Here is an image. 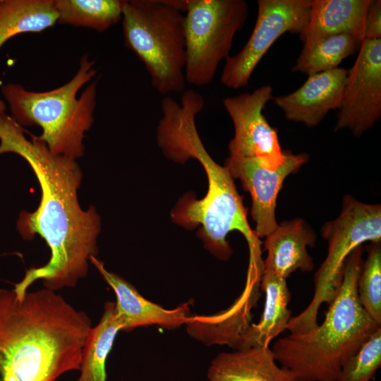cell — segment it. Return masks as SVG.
<instances>
[{"mask_svg":"<svg viewBox=\"0 0 381 381\" xmlns=\"http://www.w3.org/2000/svg\"><path fill=\"white\" fill-rule=\"evenodd\" d=\"M96 73L94 61L82 57L73 78L64 85L47 92L25 90L19 84L1 87L12 118L19 125H37L38 136L56 155L76 160L84 152L83 138L93 123L96 83H92L78 97L80 89Z\"/></svg>","mask_w":381,"mask_h":381,"instance_id":"cell-5","label":"cell"},{"mask_svg":"<svg viewBox=\"0 0 381 381\" xmlns=\"http://www.w3.org/2000/svg\"><path fill=\"white\" fill-rule=\"evenodd\" d=\"M365 40H381V1L371 0L365 20Z\"/></svg>","mask_w":381,"mask_h":381,"instance_id":"cell-25","label":"cell"},{"mask_svg":"<svg viewBox=\"0 0 381 381\" xmlns=\"http://www.w3.org/2000/svg\"><path fill=\"white\" fill-rule=\"evenodd\" d=\"M308 156L286 152L283 163L275 170L263 167L255 158L229 157L225 162L233 179H238L252 198L251 215L259 238L267 236L278 226L275 218L277 198L285 179L297 171Z\"/></svg>","mask_w":381,"mask_h":381,"instance_id":"cell-12","label":"cell"},{"mask_svg":"<svg viewBox=\"0 0 381 381\" xmlns=\"http://www.w3.org/2000/svg\"><path fill=\"white\" fill-rule=\"evenodd\" d=\"M11 116L0 114V155L13 152L25 159L39 181L42 196L33 212L20 213L18 228L25 238L40 235L51 250L47 264L28 270L13 289L23 297L35 281L56 291L75 286L86 277L97 253L100 218L95 208H81L78 190L82 172L75 160L52 154L38 136L28 140Z\"/></svg>","mask_w":381,"mask_h":381,"instance_id":"cell-1","label":"cell"},{"mask_svg":"<svg viewBox=\"0 0 381 381\" xmlns=\"http://www.w3.org/2000/svg\"><path fill=\"white\" fill-rule=\"evenodd\" d=\"M347 74L346 69L338 67L308 75L296 91L273 97L274 104L287 119L315 126L330 110L339 108Z\"/></svg>","mask_w":381,"mask_h":381,"instance_id":"cell-13","label":"cell"},{"mask_svg":"<svg viewBox=\"0 0 381 381\" xmlns=\"http://www.w3.org/2000/svg\"><path fill=\"white\" fill-rule=\"evenodd\" d=\"M248 16L244 0H189L184 15L186 83L205 86L212 82Z\"/></svg>","mask_w":381,"mask_h":381,"instance_id":"cell-8","label":"cell"},{"mask_svg":"<svg viewBox=\"0 0 381 381\" xmlns=\"http://www.w3.org/2000/svg\"><path fill=\"white\" fill-rule=\"evenodd\" d=\"M261 288L265 294V301L260 321L248 325L238 335L231 346L236 350L269 346L286 329L291 318V311L288 308L291 294L286 279L262 273Z\"/></svg>","mask_w":381,"mask_h":381,"instance_id":"cell-18","label":"cell"},{"mask_svg":"<svg viewBox=\"0 0 381 381\" xmlns=\"http://www.w3.org/2000/svg\"><path fill=\"white\" fill-rule=\"evenodd\" d=\"M125 44L143 63L159 94L185 90L186 35L183 12L170 0L126 1Z\"/></svg>","mask_w":381,"mask_h":381,"instance_id":"cell-6","label":"cell"},{"mask_svg":"<svg viewBox=\"0 0 381 381\" xmlns=\"http://www.w3.org/2000/svg\"><path fill=\"white\" fill-rule=\"evenodd\" d=\"M362 246L348 257L341 286L322 323L302 334H289L272 346L276 361L298 381H337L342 365L381 325L362 307L357 282Z\"/></svg>","mask_w":381,"mask_h":381,"instance_id":"cell-4","label":"cell"},{"mask_svg":"<svg viewBox=\"0 0 381 381\" xmlns=\"http://www.w3.org/2000/svg\"><path fill=\"white\" fill-rule=\"evenodd\" d=\"M90 262L114 291L115 312L121 330L130 331L150 325L173 329L188 322L190 310L188 303L174 309H165L144 298L133 285L118 274L107 270L104 263L96 257H92Z\"/></svg>","mask_w":381,"mask_h":381,"instance_id":"cell-14","label":"cell"},{"mask_svg":"<svg viewBox=\"0 0 381 381\" xmlns=\"http://www.w3.org/2000/svg\"><path fill=\"white\" fill-rule=\"evenodd\" d=\"M89 316L44 288L19 298L0 289V381H56L80 370Z\"/></svg>","mask_w":381,"mask_h":381,"instance_id":"cell-2","label":"cell"},{"mask_svg":"<svg viewBox=\"0 0 381 381\" xmlns=\"http://www.w3.org/2000/svg\"><path fill=\"white\" fill-rule=\"evenodd\" d=\"M381 365V327L342 365L337 381H371Z\"/></svg>","mask_w":381,"mask_h":381,"instance_id":"cell-24","label":"cell"},{"mask_svg":"<svg viewBox=\"0 0 381 381\" xmlns=\"http://www.w3.org/2000/svg\"><path fill=\"white\" fill-rule=\"evenodd\" d=\"M272 99V87L270 85L224 99V107L234 126V136L229 144V157L255 158L270 170L277 169L283 163L286 152L281 149L276 129L262 114Z\"/></svg>","mask_w":381,"mask_h":381,"instance_id":"cell-10","label":"cell"},{"mask_svg":"<svg viewBox=\"0 0 381 381\" xmlns=\"http://www.w3.org/2000/svg\"><path fill=\"white\" fill-rule=\"evenodd\" d=\"M124 0H55L58 22L104 32L123 15Z\"/></svg>","mask_w":381,"mask_h":381,"instance_id":"cell-21","label":"cell"},{"mask_svg":"<svg viewBox=\"0 0 381 381\" xmlns=\"http://www.w3.org/2000/svg\"><path fill=\"white\" fill-rule=\"evenodd\" d=\"M321 233L328 243L327 255L315 274L311 301L288 322L290 334L306 333L318 325L319 308L323 303L329 306L337 294L349 255L364 242L380 241V205L363 203L346 195L340 214L327 222Z\"/></svg>","mask_w":381,"mask_h":381,"instance_id":"cell-7","label":"cell"},{"mask_svg":"<svg viewBox=\"0 0 381 381\" xmlns=\"http://www.w3.org/2000/svg\"><path fill=\"white\" fill-rule=\"evenodd\" d=\"M265 237L264 249L267 255L262 262V273L286 279L297 270L309 272L313 269V258L308 253L307 246H314L315 236L303 220L284 222Z\"/></svg>","mask_w":381,"mask_h":381,"instance_id":"cell-15","label":"cell"},{"mask_svg":"<svg viewBox=\"0 0 381 381\" xmlns=\"http://www.w3.org/2000/svg\"><path fill=\"white\" fill-rule=\"evenodd\" d=\"M360 303L377 324L381 325V246L380 241L372 242L368 248V257L363 262L357 282Z\"/></svg>","mask_w":381,"mask_h":381,"instance_id":"cell-23","label":"cell"},{"mask_svg":"<svg viewBox=\"0 0 381 381\" xmlns=\"http://www.w3.org/2000/svg\"><path fill=\"white\" fill-rule=\"evenodd\" d=\"M362 42L349 33L328 36L302 49L292 71L311 75L337 68L345 58L359 49Z\"/></svg>","mask_w":381,"mask_h":381,"instance_id":"cell-22","label":"cell"},{"mask_svg":"<svg viewBox=\"0 0 381 381\" xmlns=\"http://www.w3.org/2000/svg\"><path fill=\"white\" fill-rule=\"evenodd\" d=\"M58 20L55 0H0V49L11 37L42 32Z\"/></svg>","mask_w":381,"mask_h":381,"instance_id":"cell-19","label":"cell"},{"mask_svg":"<svg viewBox=\"0 0 381 381\" xmlns=\"http://www.w3.org/2000/svg\"><path fill=\"white\" fill-rule=\"evenodd\" d=\"M203 107L202 95L193 90L183 92L180 104L171 97H164L157 141L170 159L183 163L195 159L203 167L208 181L207 194L200 200L184 197L172 211L171 217L188 229L200 224L207 248L218 258L227 260L232 253L226 240L229 232H241L250 252L259 250L260 243L248 224L242 198L228 169L211 157L199 136L195 116Z\"/></svg>","mask_w":381,"mask_h":381,"instance_id":"cell-3","label":"cell"},{"mask_svg":"<svg viewBox=\"0 0 381 381\" xmlns=\"http://www.w3.org/2000/svg\"><path fill=\"white\" fill-rule=\"evenodd\" d=\"M335 131L361 135L381 116V40H364L348 71Z\"/></svg>","mask_w":381,"mask_h":381,"instance_id":"cell-11","label":"cell"},{"mask_svg":"<svg viewBox=\"0 0 381 381\" xmlns=\"http://www.w3.org/2000/svg\"><path fill=\"white\" fill-rule=\"evenodd\" d=\"M371 0H311L309 20L300 34L307 49L320 40L341 33L365 40V20Z\"/></svg>","mask_w":381,"mask_h":381,"instance_id":"cell-16","label":"cell"},{"mask_svg":"<svg viewBox=\"0 0 381 381\" xmlns=\"http://www.w3.org/2000/svg\"><path fill=\"white\" fill-rule=\"evenodd\" d=\"M207 377L210 381H298L277 363L269 346L219 353L211 362Z\"/></svg>","mask_w":381,"mask_h":381,"instance_id":"cell-17","label":"cell"},{"mask_svg":"<svg viewBox=\"0 0 381 381\" xmlns=\"http://www.w3.org/2000/svg\"><path fill=\"white\" fill-rule=\"evenodd\" d=\"M253 30L241 50L225 61L221 83L239 89L250 78L263 56L283 34H301L308 24L311 0H258Z\"/></svg>","mask_w":381,"mask_h":381,"instance_id":"cell-9","label":"cell"},{"mask_svg":"<svg viewBox=\"0 0 381 381\" xmlns=\"http://www.w3.org/2000/svg\"><path fill=\"white\" fill-rule=\"evenodd\" d=\"M6 110V104L5 103L0 99V114H4Z\"/></svg>","mask_w":381,"mask_h":381,"instance_id":"cell-26","label":"cell"},{"mask_svg":"<svg viewBox=\"0 0 381 381\" xmlns=\"http://www.w3.org/2000/svg\"><path fill=\"white\" fill-rule=\"evenodd\" d=\"M121 325L116 315L115 303L107 302L99 323L92 327L85 344L76 381H106V361Z\"/></svg>","mask_w":381,"mask_h":381,"instance_id":"cell-20","label":"cell"}]
</instances>
